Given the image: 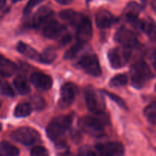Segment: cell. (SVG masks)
Returning <instances> with one entry per match:
<instances>
[{"mask_svg":"<svg viewBox=\"0 0 156 156\" xmlns=\"http://www.w3.org/2000/svg\"><path fill=\"white\" fill-rule=\"evenodd\" d=\"M144 116L151 124L156 125V102L150 104L145 108Z\"/></svg>","mask_w":156,"mask_h":156,"instance_id":"cb8c5ba5","label":"cell"},{"mask_svg":"<svg viewBox=\"0 0 156 156\" xmlns=\"http://www.w3.org/2000/svg\"><path fill=\"white\" fill-rule=\"evenodd\" d=\"M30 82L37 89L47 91L53 85V80L50 76L43 73H34L30 76Z\"/></svg>","mask_w":156,"mask_h":156,"instance_id":"4fadbf2b","label":"cell"},{"mask_svg":"<svg viewBox=\"0 0 156 156\" xmlns=\"http://www.w3.org/2000/svg\"><path fill=\"white\" fill-rule=\"evenodd\" d=\"M96 152L99 156H123L124 147L117 142L99 143L95 146Z\"/></svg>","mask_w":156,"mask_h":156,"instance_id":"ba28073f","label":"cell"},{"mask_svg":"<svg viewBox=\"0 0 156 156\" xmlns=\"http://www.w3.org/2000/svg\"><path fill=\"white\" fill-rule=\"evenodd\" d=\"M1 82H1V81H0V83H1Z\"/></svg>","mask_w":156,"mask_h":156,"instance_id":"bcb514c9","label":"cell"},{"mask_svg":"<svg viewBox=\"0 0 156 156\" xmlns=\"http://www.w3.org/2000/svg\"><path fill=\"white\" fill-rule=\"evenodd\" d=\"M96 24L101 29L108 28L115 23L116 18L112 14L107 10H102L96 14Z\"/></svg>","mask_w":156,"mask_h":156,"instance_id":"2e32d148","label":"cell"},{"mask_svg":"<svg viewBox=\"0 0 156 156\" xmlns=\"http://www.w3.org/2000/svg\"><path fill=\"white\" fill-rule=\"evenodd\" d=\"M153 66L156 69V50L154 52V54H153Z\"/></svg>","mask_w":156,"mask_h":156,"instance_id":"8d00e7d4","label":"cell"},{"mask_svg":"<svg viewBox=\"0 0 156 156\" xmlns=\"http://www.w3.org/2000/svg\"><path fill=\"white\" fill-rule=\"evenodd\" d=\"M85 102L88 110L94 114H101L106 106L103 95L92 88L85 91Z\"/></svg>","mask_w":156,"mask_h":156,"instance_id":"5b68a950","label":"cell"},{"mask_svg":"<svg viewBox=\"0 0 156 156\" xmlns=\"http://www.w3.org/2000/svg\"><path fill=\"white\" fill-rule=\"evenodd\" d=\"M82 44H81L79 42L77 44H75L74 46H73L69 50L66 52L64 57L67 59H71L76 57L77 53H79V51L82 49Z\"/></svg>","mask_w":156,"mask_h":156,"instance_id":"4316f807","label":"cell"},{"mask_svg":"<svg viewBox=\"0 0 156 156\" xmlns=\"http://www.w3.org/2000/svg\"><path fill=\"white\" fill-rule=\"evenodd\" d=\"M43 1H44V0H29L24 9V15H28L35 6L37 5L41 2H42Z\"/></svg>","mask_w":156,"mask_h":156,"instance_id":"1f68e13d","label":"cell"},{"mask_svg":"<svg viewBox=\"0 0 156 156\" xmlns=\"http://www.w3.org/2000/svg\"><path fill=\"white\" fill-rule=\"evenodd\" d=\"M92 36V25L89 18L82 15L76 24V38L81 44L90 41Z\"/></svg>","mask_w":156,"mask_h":156,"instance_id":"30bf717a","label":"cell"},{"mask_svg":"<svg viewBox=\"0 0 156 156\" xmlns=\"http://www.w3.org/2000/svg\"><path fill=\"white\" fill-rule=\"evenodd\" d=\"M0 69L5 76H9L15 73L16 70V66L10 59L0 54Z\"/></svg>","mask_w":156,"mask_h":156,"instance_id":"44dd1931","label":"cell"},{"mask_svg":"<svg viewBox=\"0 0 156 156\" xmlns=\"http://www.w3.org/2000/svg\"><path fill=\"white\" fill-rule=\"evenodd\" d=\"M11 137L15 142H18L24 146H30L39 140L40 135L37 131L33 128L24 126L15 129L12 133Z\"/></svg>","mask_w":156,"mask_h":156,"instance_id":"277c9868","label":"cell"},{"mask_svg":"<svg viewBox=\"0 0 156 156\" xmlns=\"http://www.w3.org/2000/svg\"><path fill=\"white\" fill-rule=\"evenodd\" d=\"M140 12V6L135 2H131L126 5L124 10V15L126 20L134 26L140 27L141 21L138 19V15Z\"/></svg>","mask_w":156,"mask_h":156,"instance_id":"9a60e30c","label":"cell"},{"mask_svg":"<svg viewBox=\"0 0 156 156\" xmlns=\"http://www.w3.org/2000/svg\"><path fill=\"white\" fill-rule=\"evenodd\" d=\"M88 1H89V0H88Z\"/></svg>","mask_w":156,"mask_h":156,"instance_id":"7dc6e473","label":"cell"},{"mask_svg":"<svg viewBox=\"0 0 156 156\" xmlns=\"http://www.w3.org/2000/svg\"><path fill=\"white\" fill-rule=\"evenodd\" d=\"M152 8H153L154 11H155L156 13V0H153V1H152Z\"/></svg>","mask_w":156,"mask_h":156,"instance_id":"f35d334b","label":"cell"},{"mask_svg":"<svg viewBox=\"0 0 156 156\" xmlns=\"http://www.w3.org/2000/svg\"><path fill=\"white\" fill-rule=\"evenodd\" d=\"M79 65L90 76H99L101 74V69L98 59L94 54H86L82 56L79 59Z\"/></svg>","mask_w":156,"mask_h":156,"instance_id":"52a82bcc","label":"cell"},{"mask_svg":"<svg viewBox=\"0 0 156 156\" xmlns=\"http://www.w3.org/2000/svg\"><path fill=\"white\" fill-rule=\"evenodd\" d=\"M0 92L2 94L7 97H13L15 95L13 89L7 82H1L0 83Z\"/></svg>","mask_w":156,"mask_h":156,"instance_id":"83f0119b","label":"cell"},{"mask_svg":"<svg viewBox=\"0 0 156 156\" xmlns=\"http://www.w3.org/2000/svg\"><path fill=\"white\" fill-rule=\"evenodd\" d=\"M78 156H99L96 151L92 150L91 148L88 146H84L82 147L79 151V155Z\"/></svg>","mask_w":156,"mask_h":156,"instance_id":"4dcf8cb0","label":"cell"},{"mask_svg":"<svg viewBox=\"0 0 156 156\" xmlns=\"http://www.w3.org/2000/svg\"><path fill=\"white\" fill-rule=\"evenodd\" d=\"M59 4L61 5H69L73 2V0H56Z\"/></svg>","mask_w":156,"mask_h":156,"instance_id":"e575fe53","label":"cell"},{"mask_svg":"<svg viewBox=\"0 0 156 156\" xmlns=\"http://www.w3.org/2000/svg\"><path fill=\"white\" fill-rule=\"evenodd\" d=\"M73 119L72 115L59 116L53 119L47 127V135L48 138L53 142L59 140L71 126Z\"/></svg>","mask_w":156,"mask_h":156,"instance_id":"6da1fadb","label":"cell"},{"mask_svg":"<svg viewBox=\"0 0 156 156\" xmlns=\"http://www.w3.org/2000/svg\"><path fill=\"white\" fill-rule=\"evenodd\" d=\"M65 27L56 20L51 19L42 27V33L45 37L49 39L57 38L63 33Z\"/></svg>","mask_w":156,"mask_h":156,"instance_id":"7c38bea8","label":"cell"},{"mask_svg":"<svg viewBox=\"0 0 156 156\" xmlns=\"http://www.w3.org/2000/svg\"><path fill=\"white\" fill-rule=\"evenodd\" d=\"M11 1H12L13 3H16V2H20V1H22V0H11Z\"/></svg>","mask_w":156,"mask_h":156,"instance_id":"60d3db41","label":"cell"},{"mask_svg":"<svg viewBox=\"0 0 156 156\" xmlns=\"http://www.w3.org/2000/svg\"><path fill=\"white\" fill-rule=\"evenodd\" d=\"M15 88L21 94H27L30 92V88L27 79L23 76H18L13 81Z\"/></svg>","mask_w":156,"mask_h":156,"instance_id":"d6986e66","label":"cell"},{"mask_svg":"<svg viewBox=\"0 0 156 156\" xmlns=\"http://www.w3.org/2000/svg\"><path fill=\"white\" fill-rule=\"evenodd\" d=\"M53 12L50 8L44 7L38 9L33 18V25L36 28H42L44 24H47L49 21L53 19Z\"/></svg>","mask_w":156,"mask_h":156,"instance_id":"5bb4252c","label":"cell"},{"mask_svg":"<svg viewBox=\"0 0 156 156\" xmlns=\"http://www.w3.org/2000/svg\"><path fill=\"white\" fill-rule=\"evenodd\" d=\"M16 48L20 53L25 56L26 57L33 59V60L38 61V62L41 61V54H39L34 49L32 48L27 44L23 42H19L17 45Z\"/></svg>","mask_w":156,"mask_h":156,"instance_id":"e0dca14e","label":"cell"},{"mask_svg":"<svg viewBox=\"0 0 156 156\" xmlns=\"http://www.w3.org/2000/svg\"><path fill=\"white\" fill-rule=\"evenodd\" d=\"M1 107H2V101H0V108H1Z\"/></svg>","mask_w":156,"mask_h":156,"instance_id":"7bdbcfd3","label":"cell"},{"mask_svg":"<svg viewBox=\"0 0 156 156\" xmlns=\"http://www.w3.org/2000/svg\"><path fill=\"white\" fill-rule=\"evenodd\" d=\"M79 126L85 133L94 137L101 136L105 133V126L102 121L94 117L86 116L79 120Z\"/></svg>","mask_w":156,"mask_h":156,"instance_id":"3957f363","label":"cell"},{"mask_svg":"<svg viewBox=\"0 0 156 156\" xmlns=\"http://www.w3.org/2000/svg\"><path fill=\"white\" fill-rule=\"evenodd\" d=\"M5 3H6V0H0V9L2 8L3 6L5 5Z\"/></svg>","mask_w":156,"mask_h":156,"instance_id":"74e56055","label":"cell"},{"mask_svg":"<svg viewBox=\"0 0 156 156\" xmlns=\"http://www.w3.org/2000/svg\"><path fill=\"white\" fill-rule=\"evenodd\" d=\"M59 16L62 20H64L66 22L76 25L79 20H80V18H82V15H79L75 11L72 10V9H66V10L62 11L59 13Z\"/></svg>","mask_w":156,"mask_h":156,"instance_id":"ffe728a7","label":"cell"},{"mask_svg":"<svg viewBox=\"0 0 156 156\" xmlns=\"http://www.w3.org/2000/svg\"><path fill=\"white\" fill-rule=\"evenodd\" d=\"M77 90L78 88L76 85L71 82H67L62 85L61 88L60 99L59 102L60 108H66L72 105L76 98Z\"/></svg>","mask_w":156,"mask_h":156,"instance_id":"8fae6325","label":"cell"},{"mask_svg":"<svg viewBox=\"0 0 156 156\" xmlns=\"http://www.w3.org/2000/svg\"><path fill=\"white\" fill-rule=\"evenodd\" d=\"M140 28L147 34L151 41L156 42V22L151 18L141 21Z\"/></svg>","mask_w":156,"mask_h":156,"instance_id":"ac0fdd59","label":"cell"},{"mask_svg":"<svg viewBox=\"0 0 156 156\" xmlns=\"http://www.w3.org/2000/svg\"><path fill=\"white\" fill-rule=\"evenodd\" d=\"M114 39L120 43L123 47L127 49H132L138 45V40L136 36L132 30L126 27H122L116 32Z\"/></svg>","mask_w":156,"mask_h":156,"instance_id":"9c48e42d","label":"cell"},{"mask_svg":"<svg viewBox=\"0 0 156 156\" xmlns=\"http://www.w3.org/2000/svg\"><path fill=\"white\" fill-rule=\"evenodd\" d=\"M30 156H49V153L43 146H36L31 150Z\"/></svg>","mask_w":156,"mask_h":156,"instance_id":"f546056e","label":"cell"},{"mask_svg":"<svg viewBox=\"0 0 156 156\" xmlns=\"http://www.w3.org/2000/svg\"><path fill=\"white\" fill-rule=\"evenodd\" d=\"M2 130V125H1V123H0V131Z\"/></svg>","mask_w":156,"mask_h":156,"instance_id":"b9f144b4","label":"cell"},{"mask_svg":"<svg viewBox=\"0 0 156 156\" xmlns=\"http://www.w3.org/2000/svg\"><path fill=\"white\" fill-rule=\"evenodd\" d=\"M70 41H71V36H70L69 34L65 35V36L62 37V39H61V42H60L61 45L62 46L66 45Z\"/></svg>","mask_w":156,"mask_h":156,"instance_id":"836d02e7","label":"cell"},{"mask_svg":"<svg viewBox=\"0 0 156 156\" xmlns=\"http://www.w3.org/2000/svg\"><path fill=\"white\" fill-rule=\"evenodd\" d=\"M155 91H156V85H155Z\"/></svg>","mask_w":156,"mask_h":156,"instance_id":"ee69618b","label":"cell"},{"mask_svg":"<svg viewBox=\"0 0 156 156\" xmlns=\"http://www.w3.org/2000/svg\"><path fill=\"white\" fill-rule=\"evenodd\" d=\"M0 76H5V75L4 74V73H3L1 69H0Z\"/></svg>","mask_w":156,"mask_h":156,"instance_id":"ab89813d","label":"cell"},{"mask_svg":"<svg viewBox=\"0 0 156 156\" xmlns=\"http://www.w3.org/2000/svg\"><path fill=\"white\" fill-rule=\"evenodd\" d=\"M130 49L114 48L108 52V57L110 64L114 69H120L124 66L130 57Z\"/></svg>","mask_w":156,"mask_h":156,"instance_id":"8992f818","label":"cell"},{"mask_svg":"<svg viewBox=\"0 0 156 156\" xmlns=\"http://www.w3.org/2000/svg\"><path fill=\"white\" fill-rule=\"evenodd\" d=\"M0 149L6 156H18L19 155V150L18 148L9 142H2L0 144Z\"/></svg>","mask_w":156,"mask_h":156,"instance_id":"603a6c76","label":"cell"},{"mask_svg":"<svg viewBox=\"0 0 156 156\" xmlns=\"http://www.w3.org/2000/svg\"><path fill=\"white\" fill-rule=\"evenodd\" d=\"M32 104H33L34 108H36L37 110L42 109L44 108V105H45L44 101L41 97H39V96H34L33 98V102H32Z\"/></svg>","mask_w":156,"mask_h":156,"instance_id":"d6a6232c","label":"cell"},{"mask_svg":"<svg viewBox=\"0 0 156 156\" xmlns=\"http://www.w3.org/2000/svg\"><path fill=\"white\" fill-rule=\"evenodd\" d=\"M105 94H106L107 95H108V97L111 99V100L114 101L115 102L117 105H118L120 108H125V109H126V103H125V101L121 98H120L119 96H117V94H113V93L107 92V91H105Z\"/></svg>","mask_w":156,"mask_h":156,"instance_id":"f1b7e54d","label":"cell"},{"mask_svg":"<svg viewBox=\"0 0 156 156\" xmlns=\"http://www.w3.org/2000/svg\"><path fill=\"white\" fill-rule=\"evenodd\" d=\"M128 82L127 76L123 74H119L114 76L110 81V86L114 88H120V87L125 86Z\"/></svg>","mask_w":156,"mask_h":156,"instance_id":"484cf974","label":"cell"},{"mask_svg":"<svg viewBox=\"0 0 156 156\" xmlns=\"http://www.w3.org/2000/svg\"><path fill=\"white\" fill-rule=\"evenodd\" d=\"M57 156H74V155H73L71 152H69L67 151V152H61V153H59Z\"/></svg>","mask_w":156,"mask_h":156,"instance_id":"d590c367","label":"cell"},{"mask_svg":"<svg viewBox=\"0 0 156 156\" xmlns=\"http://www.w3.org/2000/svg\"><path fill=\"white\" fill-rule=\"evenodd\" d=\"M32 106L30 104L28 103H21L18 105L15 108L14 114L16 117L21 118V117H28L32 112Z\"/></svg>","mask_w":156,"mask_h":156,"instance_id":"7402d4cb","label":"cell"},{"mask_svg":"<svg viewBox=\"0 0 156 156\" xmlns=\"http://www.w3.org/2000/svg\"><path fill=\"white\" fill-rule=\"evenodd\" d=\"M0 156H2V154H0Z\"/></svg>","mask_w":156,"mask_h":156,"instance_id":"f6af8a7d","label":"cell"},{"mask_svg":"<svg viewBox=\"0 0 156 156\" xmlns=\"http://www.w3.org/2000/svg\"><path fill=\"white\" fill-rule=\"evenodd\" d=\"M56 58V53L54 49L47 48L41 54V61L40 62L45 64H50L53 62Z\"/></svg>","mask_w":156,"mask_h":156,"instance_id":"d4e9b609","label":"cell"},{"mask_svg":"<svg viewBox=\"0 0 156 156\" xmlns=\"http://www.w3.org/2000/svg\"><path fill=\"white\" fill-rule=\"evenodd\" d=\"M129 75L133 86L136 88H142L150 79L152 73L146 62H137L130 67Z\"/></svg>","mask_w":156,"mask_h":156,"instance_id":"7a4b0ae2","label":"cell"}]
</instances>
